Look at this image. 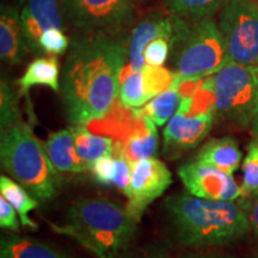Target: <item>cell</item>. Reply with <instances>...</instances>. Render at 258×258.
<instances>
[{
	"label": "cell",
	"instance_id": "1",
	"mask_svg": "<svg viewBox=\"0 0 258 258\" xmlns=\"http://www.w3.org/2000/svg\"><path fill=\"white\" fill-rule=\"evenodd\" d=\"M127 57L128 42L122 32H90L74 38L60 84L70 123L85 125L108 114L118 95Z\"/></svg>",
	"mask_w": 258,
	"mask_h": 258
},
{
	"label": "cell",
	"instance_id": "2",
	"mask_svg": "<svg viewBox=\"0 0 258 258\" xmlns=\"http://www.w3.org/2000/svg\"><path fill=\"white\" fill-rule=\"evenodd\" d=\"M164 208L173 239L185 247L221 246L240 239L251 228L244 206L235 201L178 194L169 196Z\"/></svg>",
	"mask_w": 258,
	"mask_h": 258
},
{
	"label": "cell",
	"instance_id": "3",
	"mask_svg": "<svg viewBox=\"0 0 258 258\" xmlns=\"http://www.w3.org/2000/svg\"><path fill=\"white\" fill-rule=\"evenodd\" d=\"M137 222L127 207L112 200L85 198L71 205L63 225L51 228L72 238L96 258H117L133 240Z\"/></svg>",
	"mask_w": 258,
	"mask_h": 258
},
{
	"label": "cell",
	"instance_id": "4",
	"mask_svg": "<svg viewBox=\"0 0 258 258\" xmlns=\"http://www.w3.org/2000/svg\"><path fill=\"white\" fill-rule=\"evenodd\" d=\"M0 160L6 173L35 199L47 201L57 194L59 171L54 167L43 144L23 121L2 131Z\"/></svg>",
	"mask_w": 258,
	"mask_h": 258
},
{
	"label": "cell",
	"instance_id": "5",
	"mask_svg": "<svg viewBox=\"0 0 258 258\" xmlns=\"http://www.w3.org/2000/svg\"><path fill=\"white\" fill-rule=\"evenodd\" d=\"M172 18L170 57L178 80H203L228 63L224 37L212 18L198 22L175 15Z\"/></svg>",
	"mask_w": 258,
	"mask_h": 258
},
{
	"label": "cell",
	"instance_id": "6",
	"mask_svg": "<svg viewBox=\"0 0 258 258\" xmlns=\"http://www.w3.org/2000/svg\"><path fill=\"white\" fill-rule=\"evenodd\" d=\"M215 117L237 128L252 125L258 117V66L228 62L209 77Z\"/></svg>",
	"mask_w": 258,
	"mask_h": 258
},
{
	"label": "cell",
	"instance_id": "7",
	"mask_svg": "<svg viewBox=\"0 0 258 258\" xmlns=\"http://www.w3.org/2000/svg\"><path fill=\"white\" fill-rule=\"evenodd\" d=\"M219 12L228 62L258 66V0H227Z\"/></svg>",
	"mask_w": 258,
	"mask_h": 258
},
{
	"label": "cell",
	"instance_id": "8",
	"mask_svg": "<svg viewBox=\"0 0 258 258\" xmlns=\"http://www.w3.org/2000/svg\"><path fill=\"white\" fill-rule=\"evenodd\" d=\"M64 17L82 34L121 32L133 23L131 0H60Z\"/></svg>",
	"mask_w": 258,
	"mask_h": 258
},
{
	"label": "cell",
	"instance_id": "9",
	"mask_svg": "<svg viewBox=\"0 0 258 258\" xmlns=\"http://www.w3.org/2000/svg\"><path fill=\"white\" fill-rule=\"evenodd\" d=\"M172 183V175L163 161L156 158L143 159L132 165V180L125 196L127 211L140 221L145 211L154 200L160 198Z\"/></svg>",
	"mask_w": 258,
	"mask_h": 258
},
{
	"label": "cell",
	"instance_id": "10",
	"mask_svg": "<svg viewBox=\"0 0 258 258\" xmlns=\"http://www.w3.org/2000/svg\"><path fill=\"white\" fill-rule=\"evenodd\" d=\"M178 177L190 195L200 199L235 201L244 195L232 175L198 160L183 164Z\"/></svg>",
	"mask_w": 258,
	"mask_h": 258
},
{
	"label": "cell",
	"instance_id": "11",
	"mask_svg": "<svg viewBox=\"0 0 258 258\" xmlns=\"http://www.w3.org/2000/svg\"><path fill=\"white\" fill-rule=\"evenodd\" d=\"M215 120L214 111L184 115L177 111L164 129V154L175 159L192 150L207 137Z\"/></svg>",
	"mask_w": 258,
	"mask_h": 258
},
{
	"label": "cell",
	"instance_id": "12",
	"mask_svg": "<svg viewBox=\"0 0 258 258\" xmlns=\"http://www.w3.org/2000/svg\"><path fill=\"white\" fill-rule=\"evenodd\" d=\"M21 21L29 50L41 55L42 34L48 29H63L60 0H25L21 10Z\"/></svg>",
	"mask_w": 258,
	"mask_h": 258
},
{
	"label": "cell",
	"instance_id": "13",
	"mask_svg": "<svg viewBox=\"0 0 258 258\" xmlns=\"http://www.w3.org/2000/svg\"><path fill=\"white\" fill-rule=\"evenodd\" d=\"M173 32L172 15L156 11L147 15L133 28L128 40L129 66L134 71H141L146 66L144 57L145 48L158 37L171 40Z\"/></svg>",
	"mask_w": 258,
	"mask_h": 258
},
{
	"label": "cell",
	"instance_id": "14",
	"mask_svg": "<svg viewBox=\"0 0 258 258\" xmlns=\"http://www.w3.org/2000/svg\"><path fill=\"white\" fill-rule=\"evenodd\" d=\"M29 50L18 6H0V56L6 63H21Z\"/></svg>",
	"mask_w": 258,
	"mask_h": 258
},
{
	"label": "cell",
	"instance_id": "15",
	"mask_svg": "<svg viewBox=\"0 0 258 258\" xmlns=\"http://www.w3.org/2000/svg\"><path fill=\"white\" fill-rule=\"evenodd\" d=\"M43 146L54 167L59 172L83 173L90 170V166L77 153L71 128L49 134V137L43 143Z\"/></svg>",
	"mask_w": 258,
	"mask_h": 258
},
{
	"label": "cell",
	"instance_id": "16",
	"mask_svg": "<svg viewBox=\"0 0 258 258\" xmlns=\"http://www.w3.org/2000/svg\"><path fill=\"white\" fill-rule=\"evenodd\" d=\"M0 258H73L55 245L15 233L0 239Z\"/></svg>",
	"mask_w": 258,
	"mask_h": 258
},
{
	"label": "cell",
	"instance_id": "17",
	"mask_svg": "<svg viewBox=\"0 0 258 258\" xmlns=\"http://www.w3.org/2000/svg\"><path fill=\"white\" fill-rule=\"evenodd\" d=\"M241 157L243 153L237 141L231 137H225L207 141L198 152L195 160L232 175L239 167Z\"/></svg>",
	"mask_w": 258,
	"mask_h": 258
},
{
	"label": "cell",
	"instance_id": "18",
	"mask_svg": "<svg viewBox=\"0 0 258 258\" xmlns=\"http://www.w3.org/2000/svg\"><path fill=\"white\" fill-rule=\"evenodd\" d=\"M21 95H28L32 86H48L60 91V62L56 55L40 56L28 64L23 76L18 79Z\"/></svg>",
	"mask_w": 258,
	"mask_h": 258
},
{
	"label": "cell",
	"instance_id": "19",
	"mask_svg": "<svg viewBox=\"0 0 258 258\" xmlns=\"http://www.w3.org/2000/svg\"><path fill=\"white\" fill-rule=\"evenodd\" d=\"M158 144H159L158 132L156 124L152 122L147 128L138 132L124 143L115 141L114 154L124 157L133 165L143 159L153 158L158 150Z\"/></svg>",
	"mask_w": 258,
	"mask_h": 258
},
{
	"label": "cell",
	"instance_id": "20",
	"mask_svg": "<svg viewBox=\"0 0 258 258\" xmlns=\"http://www.w3.org/2000/svg\"><path fill=\"white\" fill-rule=\"evenodd\" d=\"M71 131L73 133L77 153L89 166L99 158L114 154L115 141L111 138L93 134L84 127V124L74 125Z\"/></svg>",
	"mask_w": 258,
	"mask_h": 258
},
{
	"label": "cell",
	"instance_id": "21",
	"mask_svg": "<svg viewBox=\"0 0 258 258\" xmlns=\"http://www.w3.org/2000/svg\"><path fill=\"white\" fill-rule=\"evenodd\" d=\"M0 192L18 213L22 226L24 228L36 230L38 226L34 220H31L29 213L37 208V199H35L23 185L5 175L0 177Z\"/></svg>",
	"mask_w": 258,
	"mask_h": 258
},
{
	"label": "cell",
	"instance_id": "22",
	"mask_svg": "<svg viewBox=\"0 0 258 258\" xmlns=\"http://www.w3.org/2000/svg\"><path fill=\"white\" fill-rule=\"evenodd\" d=\"M227 0H166L167 11L190 22L212 18L220 11Z\"/></svg>",
	"mask_w": 258,
	"mask_h": 258
},
{
	"label": "cell",
	"instance_id": "23",
	"mask_svg": "<svg viewBox=\"0 0 258 258\" xmlns=\"http://www.w3.org/2000/svg\"><path fill=\"white\" fill-rule=\"evenodd\" d=\"M182 96L176 88H170L166 91L150 99L146 105L141 106V111L147 116L153 123L161 127L178 111Z\"/></svg>",
	"mask_w": 258,
	"mask_h": 258
},
{
	"label": "cell",
	"instance_id": "24",
	"mask_svg": "<svg viewBox=\"0 0 258 258\" xmlns=\"http://www.w3.org/2000/svg\"><path fill=\"white\" fill-rule=\"evenodd\" d=\"M123 73L124 77L121 79L118 90L121 104L128 109L141 108L148 102L144 91L141 71H134L129 66L128 70H123Z\"/></svg>",
	"mask_w": 258,
	"mask_h": 258
},
{
	"label": "cell",
	"instance_id": "25",
	"mask_svg": "<svg viewBox=\"0 0 258 258\" xmlns=\"http://www.w3.org/2000/svg\"><path fill=\"white\" fill-rule=\"evenodd\" d=\"M141 74H143L144 91L148 101L159 93L172 88L177 78L173 71L164 69L163 66L154 67L150 64H146L141 70Z\"/></svg>",
	"mask_w": 258,
	"mask_h": 258
},
{
	"label": "cell",
	"instance_id": "26",
	"mask_svg": "<svg viewBox=\"0 0 258 258\" xmlns=\"http://www.w3.org/2000/svg\"><path fill=\"white\" fill-rule=\"evenodd\" d=\"M21 121V110L18 106V98L14 88L8 80H2L0 86V123L2 131L8 129Z\"/></svg>",
	"mask_w": 258,
	"mask_h": 258
},
{
	"label": "cell",
	"instance_id": "27",
	"mask_svg": "<svg viewBox=\"0 0 258 258\" xmlns=\"http://www.w3.org/2000/svg\"><path fill=\"white\" fill-rule=\"evenodd\" d=\"M244 195H253L258 192V139L254 138L247 146V152L243 163Z\"/></svg>",
	"mask_w": 258,
	"mask_h": 258
},
{
	"label": "cell",
	"instance_id": "28",
	"mask_svg": "<svg viewBox=\"0 0 258 258\" xmlns=\"http://www.w3.org/2000/svg\"><path fill=\"white\" fill-rule=\"evenodd\" d=\"M40 48L42 54L61 55L70 49V40L63 32V29H48L40 37Z\"/></svg>",
	"mask_w": 258,
	"mask_h": 258
},
{
	"label": "cell",
	"instance_id": "29",
	"mask_svg": "<svg viewBox=\"0 0 258 258\" xmlns=\"http://www.w3.org/2000/svg\"><path fill=\"white\" fill-rule=\"evenodd\" d=\"M170 56V40L165 37H158L148 43L145 48L144 57L146 64L160 67L166 62Z\"/></svg>",
	"mask_w": 258,
	"mask_h": 258
},
{
	"label": "cell",
	"instance_id": "30",
	"mask_svg": "<svg viewBox=\"0 0 258 258\" xmlns=\"http://www.w3.org/2000/svg\"><path fill=\"white\" fill-rule=\"evenodd\" d=\"M93 179L101 185H111L116 172V158L112 154L104 156L96 160L90 166Z\"/></svg>",
	"mask_w": 258,
	"mask_h": 258
},
{
	"label": "cell",
	"instance_id": "31",
	"mask_svg": "<svg viewBox=\"0 0 258 258\" xmlns=\"http://www.w3.org/2000/svg\"><path fill=\"white\" fill-rule=\"evenodd\" d=\"M132 164L122 156H116V172L112 179V186H116L124 194L128 191L132 180Z\"/></svg>",
	"mask_w": 258,
	"mask_h": 258
},
{
	"label": "cell",
	"instance_id": "32",
	"mask_svg": "<svg viewBox=\"0 0 258 258\" xmlns=\"http://www.w3.org/2000/svg\"><path fill=\"white\" fill-rule=\"evenodd\" d=\"M17 214L18 213L12 207L11 203L4 196H0V226L2 228L18 233L21 227H19Z\"/></svg>",
	"mask_w": 258,
	"mask_h": 258
},
{
	"label": "cell",
	"instance_id": "33",
	"mask_svg": "<svg viewBox=\"0 0 258 258\" xmlns=\"http://www.w3.org/2000/svg\"><path fill=\"white\" fill-rule=\"evenodd\" d=\"M246 211L247 217H249L250 226L256 235H258V192L253 194V198L246 206H244Z\"/></svg>",
	"mask_w": 258,
	"mask_h": 258
},
{
	"label": "cell",
	"instance_id": "34",
	"mask_svg": "<svg viewBox=\"0 0 258 258\" xmlns=\"http://www.w3.org/2000/svg\"><path fill=\"white\" fill-rule=\"evenodd\" d=\"M180 258H234L228 254H218V253H196V254H186Z\"/></svg>",
	"mask_w": 258,
	"mask_h": 258
},
{
	"label": "cell",
	"instance_id": "35",
	"mask_svg": "<svg viewBox=\"0 0 258 258\" xmlns=\"http://www.w3.org/2000/svg\"><path fill=\"white\" fill-rule=\"evenodd\" d=\"M138 258H170L165 252H161V251H154V252L144 254V256H140Z\"/></svg>",
	"mask_w": 258,
	"mask_h": 258
},
{
	"label": "cell",
	"instance_id": "36",
	"mask_svg": "<svg viewBox=\"0 0 258 258\" xmlns=\"http://www.w3.org/2000/svg\"><path fill=\"white\" fill-rule=\"evenodd\" d=\"M251 127H252V133L254 135V138L258 139V117L256 118V120H254V122L252 123V125H251Z\"/></svg>",
	"mask_w": 258,
	"mask_h": 258
},
{
	"label": "cell",
	"instance_id": "37",
	"mask_svg": "<svg viewBox=\"0 0 258 258\" xmlns=\"http://www.w3.org/2000/svg\"><path fill=\"white\" fill-rule=\"evenodd\" d=\"M11 4L16 6H22L25 3V0H11Z\"/></svg>",
	"mask_w": 258,
	"mask_h": 258
},
{
	"label": "cell",
	"instance_id": "38",
	"mask_svg": "<svg viewBox=\"0 0 258 258\" xmlns=\"http://www.w3.org/2000/svg\"><path fill=\"white\" fill-rule=\"evenodd\" d=\"M254 258H258V253H257V254H256V257H254Z\"/></svg>",
	"mask_w": 258,
	"mask_h": 258
}]
</instances>
